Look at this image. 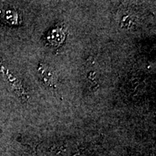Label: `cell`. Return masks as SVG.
Instances as JSON below:
<instances>
[{
  "label": "cell",
  "mask_w": 156,
  "mask_h": 156,
  "mask_svg": "<svg viewBox=\"0 0 156 156\" xmlns=\"http://www.w3.org/2000/svg\"><path fill=\"white\" fill-rule=\"evenodd\" d=\"M38 73L46 86L48 87H54L56 86V81H57L56 74L50 67L45 64H40L38 67Z\"/></svg>",
  "instance_id": "obj_1"
},
{
  "label": "cell",
  "mask_w": 156,
  "mask_h": 156,
  "mask_svg": "<svg viewBox=\"0 0 156 156\" xmlns=\"http://www.w3.org/2000/svg\"><path fill=\"white\" fill-rule=\"evenodd\" d=\"M66 37V31L63 25H56L48 33L47 40L54 47H58L62 45Z\"/></svg>",
  "instance_id": "obj_2"
}]
</instances>
